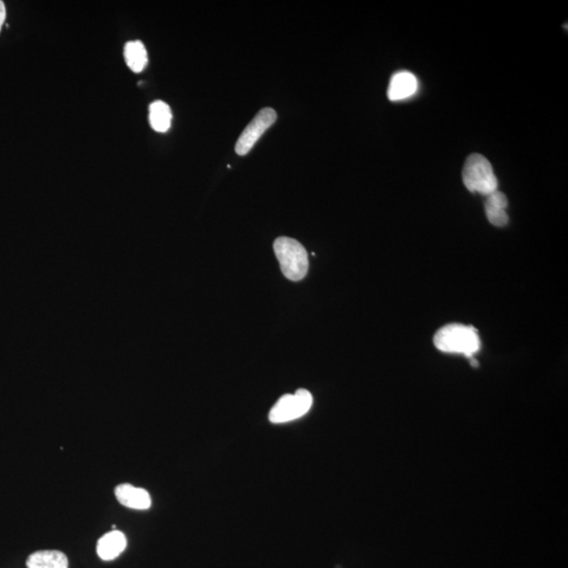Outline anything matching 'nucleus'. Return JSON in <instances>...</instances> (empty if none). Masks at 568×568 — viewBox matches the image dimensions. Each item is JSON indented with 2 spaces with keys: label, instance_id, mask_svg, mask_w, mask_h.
<instances>
[{
  "label": "nucleus",
  "instance_id": "nucleus-1",
  "mask_svg": "<svg viewBox=\"0 0 568 568\" xmlns=\"http://www.w3.org/2000/svg\"><path fill=\"white\" fill-rule=\"evenodd\" d=\"M439 351L448 354H459L469 358L479 352L481 341L473 327L459 324L448 325L440 328L434 337Z\"/></svg>",
  "mask_w": 568,
  "mask_h": 568
},
{
  "label": "nucleus",
  "instance_id": "nucleus-2",
  "mask_svg": "<svg viewBox=\"0 0 568 568\" xmlns=\"http://www.w3.org/2000/svg\"><path fill=\"white\" fill-rule=\"evenodd\" d=\"M274 251L284 276L292 281L305 279L308 270V255L303 245L293 238L279 237L274 242Z\"/></svg>",
  "mask_w": 568,
  "mask_h": 568
},
{
  "label": "nucleus",
  "instance_id": "nucleus-3",
  "mask_svg": "<svg viewBox=\"0 0 568 568\" xmlns=\"http://www.w3.org/2000/svg\"><path fill=\"white\" fill-rule=\"evenodd\" d=\"M462 179L469 191L488 196L498 189V180L492 165L480 154L469 156L462 171Z\"/></svg>",
  "mask_w": 568,
  "mask_h": 568
},
{
  "label": "nucleus",
  "instance_id": "nucleus-4",
  "mask_svg": "<svg viewBox=\"0 0 568 568\" xmlns=\"http://www.w3.org/2000/svg\"><path fill=\"white\" fill-rule=\"evenodd\" d=\"M313 405L312 393L298 390L293 395L282 396L270 412V421L279 424L296 421L308 414Z\"/></svg>",
  "mask_w": 568,
  "mask_h": 568
},
{
  "label": "nucleus",
  "instance_id": "nucleus-5",
  "mask_svg": "<svg viewBox=\"0 0 568 568\" xmlns=\"http://www.w3.org/2000/svg\"><path fill=\"white\" fill-rule=\"evenodd\" d=\"M277 119L275 109L270 108L262 109L260 113L255 116L247 128L239 137L236 144V153L244 156L255 146L256 142L260 139L263 133L268 130L270 126L274 125Z\"/></svg>",
  "mask_w": 568,
  "mask_h": 568
},
{
  "label": "nucleus",
  "instance_id": "nucleus-6",
  "mask_svg": "<svg viewBox=\"0 0 568 568\" xmlns=\"http://www.w3.org/2000/svg\"><path fill=\"white\" fill-rule=\"evenodd\" d=\"M115 495L120 505L138 511H146L152 505L150 494L146 489L135 488L131 484H121L116 488Z\"/></svg>",
  "mask_w": 568,
  "mask_h": 568
},
{
  "label": "nucleus",
  "instance_id": "nucleus-7",
  "mask_svg": "<svg viewBox=\"0 0 568 568\" xmlns=\"http://www.w3.org/2000/svg\"><path fill=\"white\" fill-rule=\"evenodd\" d=\"M418 89V80L414 74L402 71L392 77L387 96L392 101H399L409 99L414 95Z\"/></svg>",
  "mask_w": 568,
  "mask_h": 568
},
{
  "label": "nucleus",
  "instance_id": "nucleus-8",
  "mask_svg": "<svg viewBox=\"0 0 568 568\" xmlns=\"http://www.w3.org/2000/svg\"><path fill=\"white\" fill-rule=\"evenodd\" d=\"M127 547V538L119 531L109 532L99 539L97 544V554L103 561H112L118 558Z\"/></svg>",
  "mask_w": 568,
  "mask_h": 568
},
{
  "label": "nucleus",
  "instance_id": "nucleus-9",
  "mask_svg": "<svg viewBox=\"0 0 568 568\" xmlns=\"http://www.w3.org/2000/svg\"><path fill=\"white\" fill-rule=\"evenodd\" d=\"M506 208L507 198L502 192L497 190L487 196L486 214L495 227H505L508 223Z\"/></svg>",
  "mask_w": 568,
  "mask_h": 568
},
{
  "label": "nucleus",
  "instance_id": "nucleus-10",
  "mask_svg": "<svg viewBox=\"0 0 568 568\" xmlns=\"http://www.w3.org/2000/svg\"><path fill=\"white\" fill-rule=\"evenodd\" d=\"M28 568H68L69 561L62 552L42 551L30 554L27 560Z\"/></svg>",
  "mask_w": 568,
  "mask_h": 568
},
{
  "label": "nucleus",
  "instance_id": "nucleus-11",
  "mask_svg": "<svg viewBox=\"0 0 568 568\" xmlns=\"http://www.w3.org/2000/svg\"><path fill=\"white\" fill-rule=\"evenodd\" d=\"M172 111L166 102L157 100L151 103L148 109V120L154 131L166 133L170 130Z\"/></svg>",
  "mask_w": 568,
  "mask_h": 568
},
{
  "label": "nucleus",
  "instance_id": "nucleus-12",
  "mask_svg": "<svg viewBox=\"0 0 568 568\" xmlns=\"http://www.w3.org/2000/svg\"><path fill=\"white\" fill-rule=\"evenodd\" d=\"M125 60L127 66L134 73H140L147 66V52L145 44L140 41L128 42L125 46Z\"/></svg>",
  "mask_w": 568,
  "mask_h": 568
},
{
  "label": "nucleus",
  "instance_id": "nucleus-13",
  "mask_svg": "<svg viewBox=\"0 0 568 568\" xmlns=\"http://www.w3.org/2000/svg\"><path fill=\"white\" fill-rule=\"evenodd\" d=\"M5 17H6L5 5V3L2 2V0H0V31H2L3 29Z\"/></svg>",
  "mask_w": 568,
  "mask_h": 568
}]
</instances>
